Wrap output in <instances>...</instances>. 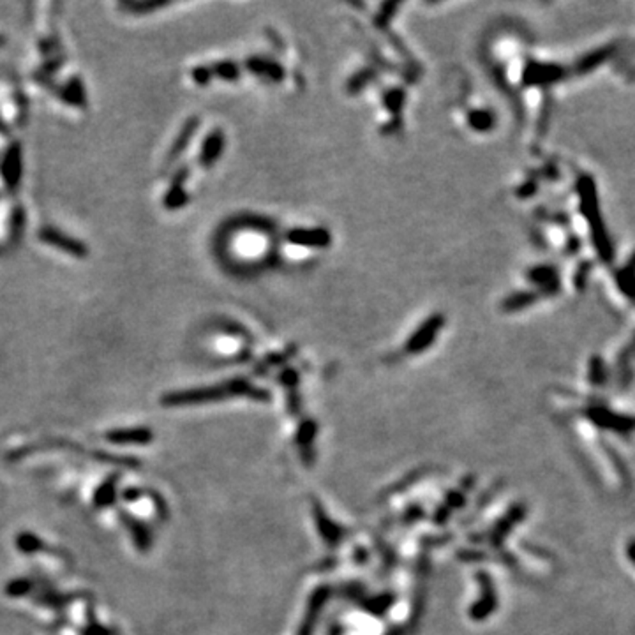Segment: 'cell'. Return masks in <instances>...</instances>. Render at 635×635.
I'll use <instances>...</instances> for the list:
<instances>
[{
	"label": "cell",
	"instance_id": "cell-1",
	"mask_svg": "<svg viewBox=\"0 0 635 635\" xmlns=\"http://www.w3.org/2000/svg\"><path fill=\"white\" fill-rule=\"evenodd\" d=\"M577 191H579L581 194V208H583V214L584 218H586L588 226H590V232L591 237H593L598 256H600V260L605 261V263H611L612 256H615V249H612L611 239H609L604 219H602L595 180L591 179V177L583 175L579 180H577Z\"/></svg>",
	"mask_w": 635,
	"mask_h": 635
},
{
	"label": "cell",
	"instance_id": "cell-2",
	"mask_svg": "<svg viewBox=\"0 0 635 635\" xmlns=\"http://www.w3.org/2000/svg\"><path fill=\"white\" fill-rule=\"evenodd\" d=\"M246 388V383L242 379L230 383L226 386H214V388L191 390V392L172 393L165 399L166 404H189V403H203V400H215L221 397H228L230 393H239Z\"/></svg>",
	"mask_w": 635,
	"mask_h": 635
},
{
	"label": "cell",
	"instance_id": "cell-3",
	"mask_svg": "<svg viewBox=\"0 0 635 635\" xmlns=\"http://www.w3.org/2000/svg\"><path fill=\"white\" fill-rule=\"evenodd\" d=\"M566 69L554 62H530L523 71V83L526 87H547L565 80Z\"/></svg>",
	"mask_w": 635,
	"mask_h": 635
},
{
	"label": "cell",
	"instance_id": "cell-4",
	"mask_svg": "<svg viewBox=\"0 0 635 635\" xmlns=\"http://www.w3.org/2000/svg\"><path fill=\"white\" fill-rule=\"evenodd\" d=\"M443 325H445V316H443V314H432V316H429L417 330H415L413 336H411L410 340L406 343L408 353H418V351L431 346V344L434 343L436 336L441 332Z\"/></svg>",
	"mask_w": 635,
	"mask_h": 635
},
{
	"label": "cell",
	"instance_id": "cell-5",
	"mask_svg": "<svg viewBox=\"0 0 635 635\" xmlns=\"http://www.w3.org/2000/svg\"><path fill=\"white\" fill-rule=\"evenodd\" d=\"M39 239H41L44 244H48V246L57 247V249L71 254V256L76 258L87 256V247H85L83 244L78 242V240L73 239V237L66 235V233L59 232V230L49 228V226H44V228L39 232Z\"/></svg>",
	"mask_w": 635,
	"mask_h": 635
},
{
	"label": "cell",
	"instance_id": "cell-6",
	"mask_svg": "<svg viewBox=\"0 0 635 635\" xmlns=\"http://www.w3.org/2000/svg\"><path fill=\"white\" fill-rule=\"evenodd\" d=\"M286 240L293 246L299 247H311V249H323L330 246V233L323 228H295L286 233Z\"/></svg>",
	"mask_w": 635,
	"mask_h": 635
},
{
	"label": "cell",
	"instance_id": "cell-7",
	"mask_svg": "<svg viewBox=\"0 0 635 635\" xmlns=\"http://www.w3.org/2000/svg\"><path fill=\"white\" fill-rule=\"evenodd\" d=\"M618 53V44H604L598 46V48L591 49L586 55L581 57L579 60L574 66V73L576 74H588L591 71H595L597 67H600L602 64H605L607 60H611L612 57Z\"/></svg>",
	"mask_w": 635,
	"mask_h": 635
},
{
	"label": "cell",
	"instance_id": "cell-8",
	"mask_svg": "<svg viewBox=\"0 0 635 635\" xmlns=\"http://www.w3.org/2000/svg\"><path fill=\"white\" fill-rule=\"evenodd\" d=\"M528 278L533 285H537L540 293H556L559 290L558 271L551 265H538L528 272Z\"/></svg>",
	"mask_w": 635,
	"mask_h": 635
},
{
	"label": "cell",
	"instance_id": "cell-9",
	"mask_svg": "<svg viewBox=\"0 0 635 635\" xmlns=\"http://www.w3.org/2000/svg\"><path fill=\"white\" fill-rule=\"evenodd\" d=\"M222 150H225V136H222L221 131H214L203 141V147H201L200 152V162L203 166H212L221 158Z\"/></svg>",
	"mask_w": 635,
	"mask_h": 635
},
{
	"label": "cell",
	"instance_id": "cell-10",
	"mask_svg": "<svg viewBox=\"0 0 635 635\" xmlns=\"http://www.w3.org/2000/svg\"><path fill=\"white\" fill-rule=\"evenodd\" d=\"M247 69L258 76L268 78L272 81H279L285 78V69L274 60L267 59H251L247 60Z\"/></svg>",
	"mask_w": 635,
	"mask_h": 635
},
{
	"label": "cell",
	"instance_id": "cell-11",
	"mask_svg": "<svg viewBox=\"0 0 635 635\" xmlns=\"http://www.w3.org/2000/svg\"><path fill=\"white\" fill-rule=\"evenodd\" d=\"M21 175V154L20 147H13L6 155V161H4V177H6L7 186L13 187L16 186L18 180Z\"/></svg>",
	"mask_w": 635,
	"mask_h": 635
},
{
	"label": "cell",
	"instance_id": "cell-12",
	"mask_svg": "<svg viewBox=\"0 0 635 635\" xmlns=\"http://www.w3.org/2000/svg\"><path fill=\"white\" fill-rule=\"evenodd\" d=\"M542 295H544V293H540L538 290L537 292H517L514 293V295L506 297L505 302H503V311H506V313H516V311L524 309V307L537 302Z\"/></svg>",
	"mask_w": 635,
	"mask_h": 635
},
{
	"label": "cell",
	"instance_id": "cell-13",
	"mask_svg": "<svg viewBox=\"0 0 635 635\" xmlns=\"http://www.w3.org/2000/svg\"><path fill=\"white\" fill-rule=\"evenodd\" d=\"M616 283H618V288L627 295V299L635 302V254L632 260L616 274Z\"/></svg>",
	"mask_w": 635,
	"mask_h": 635
},
{
	"label": "cell",
	"instance_id": "cell-14",
	"mask_svg": "<svg viewBox=\"0 0 635 635\" xmlns=\"http://www.w3.org/2000/svg\"><path fill=\"white\" fill-rule=\"evenodd\" d=\"M468 124L477 133H487L494 126V117L487 109H471L468 115Z\"/></svg>",
	"mask_w": 635,
	"mask_h": 635
},
{
	"label": "cell",
	"instance_id": "cell-15",
	"mask_svg": "<svg viewBox=\"0 0 635 635\" xmlns=\"http://www.w3.org/2000/svg\"><path fill=\"white\" fill-rule=\"evenodd\" d=\"M182 177H187V170L186 172H180L179 175H177L175 182H173V187L168 191V194H166L165 205L168 208H180L182 205H186L187 194H186V191L182 189Z\"/></svg>",
	"mask_w": 635,
	"mask_h": 635
},
{
	"label": "cell",
	"instance_id": "cell-16",
	"mask_svg": "<svg viewBox=\"0 0 635 635\" xmlns=\"http://www.w3.org/2000/svg\"><path fill=\"white\" fill-rule=\"evenodd\" d=\"M152 438L147 429H131V431L109 432L108 439L115 443H147Z\"/></svg>",
	"mask_w": 635,
	"mask_h": 635
},
{
	"label": "cell",
	"instance_id": "cell-17",
	"mask_svg": "<svg viewBox=\"0 0 635 635\" xmlns=\"http://www.w3.org/2000/svg\"><path fill=\"white\" fill-rule=\"evenodd\" d=\"M210 73H212V76H219V78H222V80H237L240 71H239V67H237L235 62H230V60H226V62H218L215 66H212Z\"/></svg>",
	"mask_w": 635,
	"mask_h": 635
},
{
	"label": "cell",
	"instance_id": "cell-18",
	"mask_svg": "<svg viewBox=\"0 0 635 635\" xmlns=\"http://www.w3.org/2000/svg\"><path fill=\"white\" fill-rule=\"evenodd\" d=\"M196 126H198V120L196 119L189 120V122L186 124V127H184L182 134H180V136H179L177 143L173 145V150H172V158L173 159H175L177 155H179L180 152H182L184 148L187 147V141H189V138L193 136V133H194V129H196Z\"/></svg>",
	"mask_w": 635,
	"mask_h": 635
},
{
	"label": "cell",
	"instance_id": "cell-19",
	"mask_svg": "<svg viewBox=\"0 0 635 635\" xmlns=\"http://www.w3.org/2000/svg\"><path fill=\"white\" fill-rule=\"evenodd\" d=\"M165 6H168V4L155 2V0H152V2H124L122 4V7L133 11V13H147V11L159 9V7H165Z\"/></svg>",
	"mask_w": 635,
	"mask_h": 635
},
{
	"label": "cell",
	"instance_id": "cell-20",
	"mask_svg": "<svg viewBox=\"0 0 635 635\" xmlns=\"http://www.w3.org/2000/svg\"><path fill=\"white\" fill-rule=\"evenodd\" d=\"M403 101H404V94L400 90H392L388 95H386V105H388L390 109L396 113H399ZM396 113H393V115H396Z\"/></svg>",
	"mask_w": 635,
	"mask_h": 635
},
{
	"label": "cell",
	"instance_id": "cell-21",
	"mask_svg": "<svg viewBox=\"0 0 635 635\" xmlns=\"http://www.w3.org/2000/svg\"><path fill=\"white\" fill-rule=\"evenodd\" d=\"M193 78L198 81V83H207V81L212 78V73L210 69H207V67H196V69L193 71Z\"/></svg>",
	"mask_w": 635,
	"mask_h": 635
},
{
	"label": "cell",
	"instance_id": "cell-22",
	"mask_svg": "<svg viewBox=\"0 0 635 635\" xmlns=\"http://www.w3.org/2000/svg\"><path fill=\"white\" fill-rule=\"evenodd\" d=\"M2 42H4V39H2V37H0V44H2Z\"/></svg>",
	"mask_w": 635,
	"mask_h": 635
}]
</instances>
